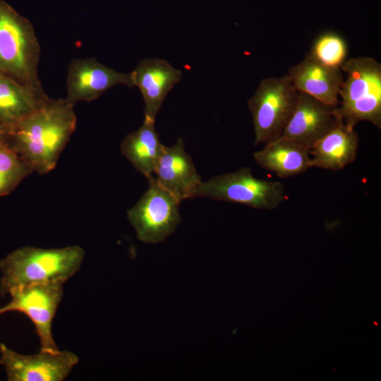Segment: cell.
Instances as JSON below:
<instances>
[{"label": "cell", "mask_w": 381, "mask_h": 381, "mask_svg": "<svg viewBox=\"0 0 381 381\" xmlns=\"http://www.w3.org/2000/svg\"><path fill=\"white\" fill-rule=\"evenodd\" d=\"M195 197L271 210L284 202L285 188L281 182L257 178L249 168L243 167L202 181Z\"/></svg>", "instance_id": "8992f818"}, {"label": "cell", "mask_w": 381, "mask_h": 381, "mask_svg": "<svg viewBox=\"0 0 381 381\" xmlns=\"http://www.w3.org/2000/svg\"><path fill=\"white\" fill-rule=\"evenodd\" d=\"M0 365L8 381H62L78 363L76 354L69 351L51 352L40 350L32 355L16 352L0 344Z\"/></svg>", "instance_id": "9c48e42d"}, {"label": "cell", "mask_w": 381, "mask_h": 381, "mask_svg": "<svg viewBox=\"0 0 381 381\" xmlns=\"http://www.w3.org/2000/svg\"><path fill=\"white\" fill-rule=\"evenodd\" d=\"M341 69L346 77L339 92L338 116L351 128L366 121L380 129V63L372 57L358 56L346 59Z\"/></svg>", "instance_id": "3957f363"}, {"label": "cell", "mask_w": 381, "mask_h": 381, "mask_svg": "<svg viewBox=\"0 0 381 381\" xmlns=\"http://www.w3.org/2000/svg\"><path fill=\"white\" fill-rule=\"evenodd\" d=\"M48 98L43 89L0 73V123L7 128L37 110Z\"/></svg>", "instance_id": "e0dca14e"}, {"label": "cell", "mask_w": 381, "mask_h": 381, "mask_svg": "<svg viewBox=\"0 0 381 381\" xmlns=\"http://www.w3.org/2000/svg\"><path fill=\"white\" fill-rule=\"evenodd\" d=\"M253 159L258 166L280 178L301 174L310 168L309 148L283 137L265 143L253 154Z\"/></svg>", "instance_id": "2e32d148"}, {"label": "cell", "mask_w": 381, "mask_h": 381, "mask_svg": "<svg viewBox=\"0 0 381 381\" xmlns=\"http://www.w3.org/2000/svg\"><path fill=\"white\" fill-rule=\"evenodd\" d=\"M358 136L355 128L340 118L335 126L310 149V167L339 171L353 163L357 156Z\"/></svg>", "instance_id": "9a60e30c"}, {"label": "cell", "mask_w": 381, "mask_h": 381, "mask_svg": "<svg viewBox=\"0 0 381 381\" xmlns=\"http://www.w3.org/2000/svg\"><path fill=\"white\" fill-rule=\"evenodd\" d=\"M8 294L11 300L0 308V315L11 311L23 313L35 325L40 341V350L59 351L54 341L52 327L63 298V284H32L14 289Z\"/></svg>", "instance_id": "ba28073f"}, {"label": "cell", "mask_w": 381, "mask_h": 381, "mask_svg": "<svg viewBox=\"0 0 381 381\" xmlns=\"http://www.w3.org/2000/svg\"><path fill=\"white\" fill-rule=\"evenodd\" d=\"M154 174L157 183L180 201L195 197L202 181L181 139L164 146Z\"/></svg>", "instance_id": "7c38bea8"}, {"label": "cell", "mask_w": 381, "mask_h": 381, "mask_svg": "<svg viewBox=\"0 0 381 381\" xmlns=\"http://www.w3.org/2000/svg\"><path fill=\"white\" fill-rule=\"evenodd\" d=\"M164 145L155 128V120L145 117L142 126L128 134L121 145V153L147 179L153 176Z\"/></svg>", "instance_id": "ac0fdd59"}, {"label": "cell", "mask_w": 381, "mask_h": 381, "mask_svg": "<svg viewBox=\"0 0 381 381\" xmlns=\"http://www.w3.org/2000/svg\"><path fill=\"white\" fill-rule=\"evenodd\" d=\"M298 92L306 93L328 105L337 107L344 75L341 68L327 66L309 52L287 72Z\"/></svg>", "instance_id": "5bb4252c"}, {"label": "cell", "mask_w": 381, "mask_h": 381, "mask_svg": "<svg viewBox=\"0 0 381 381\" xmlns=\"http://www.w3.org/2000/svg\"><path fill=\"white\" fill-rule=\"evenodd\" d=\"M84 256L78 246L17 248L0 260V295L32 284H64L80 270Z\"/></svg>", "instance_id": "7a4b0ae2"}, {"label": "cell", "mask_w": 381, "mask_h": 381, "mask_svg": "<svg viewBox=\"0 0 381 381\" xmlns=\"http://www.w3.org/2000/svg\"><path fill=\"white\" fill-rule=\"evenodd\" d=\"M8 128L0 123V142L6 139Z\"/></svg>", "instance_id": "44dd1931"}, {"label": "cell", "mask_w": 381, "mask_h": 381, "mask_svg": "<svg viewBox=\"0 0 381 381\" xmlns=\"http://www.w3.org/2000/svg\"><path fill=\"white\" fill-rule=\"evenodd\" d=\"M309 54L327 66L341 68L347 59L348 47L340 35L327 32L315 39Z\"/></svg>", "instance_id": "ffe728a7"}, {"label": "cell", "mask_w": 381, "mask_h": 381, "mask_svg": "<svg viewBox=\"0 0 381 381\" xmlns=\"http://www.w3.org/2000/svg\"><path fill=\"white\" fill-rule=\"evenodd\" d=\"M74 104L65 99H48L37 110L8 128L6 140L34 171L46 174L75 130Z\"/></svg>", "instance_id": "6da1fadb"}, {"label": "cell", "mask_w": 381, "mask_h": 381, "mask_svg": "<svg viewBox=\"0 0 381 381\" xmlns=\"http://www.w3.org/2000/svg\"><path fill=\"white\" fill-rule=\"evenodd\" d=\"M337 107L298 92L295 109L281 137L310 149L339 121Z\"/></svg>", "instance_id": "8fae6325"}, {"label": "cell", "mask_w": 381, "mask_h": 381, "mask_svg": "<svg viewBox=\"0 0 381 381\" xmlns=\"http://www.w3.org/2000/svg\"><path fill=\"white\" fill-rule=\"evenodd\" d=\"M118 85L133 87L131 73L118 72L95 59H75L68 68L66 99L74 105L90 102Z\"/></svg>", "instance_id": "30bf717a"}, {"label": "cell", "mask_w": 381, "mask_h": 381, "mask_svg": "<svg viewBox=\"0 0 381 381\" xmlns=\"http://www.w3.org/2000/svg\"><path fill=\"white\" fill-rule=\"evenodd\" d=\"M40 49L31 23L0 0V73L42 89L38 78Z\"/></svg>", "instance_id": "277c9868"}, {"label": "cell", "mask_w": 381, "mask_h": 381, "mask_svg": "<svg viewBox=\"0 0 381 381\" xmlns=\"http://www.w3.org/2000/svg\"><path fill=\"white\" fill-rule=\"evenodd\" d=\"M148 188L127 212L139 240L158 243L174 233L180 222L181 201L162 188L154 176L147 178Z\"/></svg>", "instance_id": "52a82bcc"}, {"label": "cell", "mask_w": 381, "mask_h": 381, "mask_svg": "<svg viewBox=\"0 0 381 381\" xmlns=\"http://www.w3.org/2000/svg\"><path fill=\"white\" fill-rule=\"evenodd\" d=\"M133 86L140 91L145 102V117L155 120L162 104L182 77L180 70L159 59H145L131 72Z\"/></svg>", "instance_id": "4fadbf2b"}, {"label": "cell", "mask_w": 381, "mask_h": 381, "mask_svg": "<svg viewBox=\"0 0 381 381\" xmlns=\"http://www.w3.org/2000/svg\"><path fill=\"white\" fill-rule=\"evenodd\" d=\"M32 172L6 140L0 142V197L14 190Z\"/></svg>", "instance_id": "d6986e66"}, {"label": "cell", "mask_w": 381, "mask_h": 381, "mask_svg": "<svg viewBox=\"0 0 381 381\" xmlns=\"http://www.w3.org/2000/svg\"><path fill=\"white\" fill-rule=\"evenodd\" d=\"M298 92L288 75L262 80L248 100L255 145L280 138L295 109Z\"/></svg>", "instance_id": "5b68a950"}]
</instances>
